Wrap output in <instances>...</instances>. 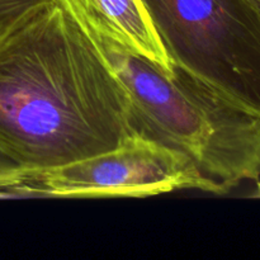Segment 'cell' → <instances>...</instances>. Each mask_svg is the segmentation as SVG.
Returning a JSON list of instances; mask_svg holds the SVG:
<instances>
[{
    "mask_svg": "<svg viewBox=\"0 0 260 260\" xmlns=\"http://www.w3.org/2000/svg\"><path fill=\"white\" fill-rule=\"evenodd\" d=\"M136 132L121 81L57 0L0 41V142L27 173L109 151Z\"/></svg>",
    "mask_w": 260,
    "mask_h": 260,
    "instance_id": "obj_1",
    "label": "cell"
},
{
    "mask_svg": "<svg viewBox=\"0 0 260 260\" xmlns=\"http://www.w3.org/2000/svg\"><path fill=\"white\" fill-rule=\"evenodd\" d=\"M52 0H0V41L22 20Z\"/></svg>",
    "mask_w": 260,
    "mask_h": 260,
    "instance_id": "obj_6",
    "label": "cell"
},
{
    "mask_svg": "<svg viewBox=\"0 0 260 260\" xmlns=\"http://www.w3.org/2000/svg\"><path fill=\"white\" fill-rule=\"evenodd\" d=\"M251 2H253L254 4L256 5V8H258V9L260 10V0H251Z\"/></svg>",
    "mask_w": 260,
    "mask_h": 260,
    "instance_id": "obj_9",
    "label": "cell"
},
{
    "mask_svg": "<svg viewBox=\"0 0 260 260\" xmlns=\"http://www.w3.org/2000/svg\"><path fill=\"white\" fill-rule=\"evenodd\" d=\"M27 169L0 142V187L24 180Z\"/></svg>",
    "mask_w": 260,
    "mask_h": 260,
    "instance_id": "obj_7",
    "label": "cell"
},
{
    "mask_svg": "<svg viewBox=\"0 0 260 260\" xmlns=\"http://www.w3.org/2000/svg\"><path fill=\"white\" fill-rule=\"evenodd\" d=\"M175 66L260 117V10L251 0H141Z\"/></svg>",
    "mask_w": 260,
    "mask_h": 260,
    "instance_id": "obj_3",
    "label": "cell"
},
{
    "mask_svg": "<svg viewBox=\"0 0 260 260\" xmlns=\"http://www.w3.org/2000/svg\"><path fill=\"white\" fill-rule=\"evenodd\" d=\"M81 29L101 33L131 52L172 73L165 51L141 0H57Z\"/></svg>",
    "mask_w": 260,
    "mask_h": 260,
    "instance_id": "obj_5",
    "label": "cell"
},
{
    "mask_svg": "<svg viewBox=\"0 0 260 260\" xmlns=\"http://www.w3.org/2000/svg\"><path fill=\"white\" fill-rule=\"evenodd\" d=\"M121 81L139 134L178 150L225 194L260 178V117L179 66L165 73L101 33L83 29Z\"/></svg>",
    "mask_w": 260,
    "mask_h": 260,
    "instance_id": "obj_2",
    "label": "cell"
},
{
    "mask_svg": "<svg viewBox=\"0 0 260 260\" xmlns=\"http://www.w3.org/2000/svg\"><path fill=\"white\" fill-rule=\"evenodd\" d=\"M251 197H255V198H260V183H258V189L254 194H251Z\"/></svg>",
    "mask_w": 260,
    "mask_h": 260,
    "instance_id": "obj_8",
    "label": "cell"
},
{
    "mask_svg": "<svg viewBox=\"0 0 260 260\" xmlns=\"http://www.w3.org/2000/svg\"><path fill=\"white\" fill-rule=\"evenodd\" d=\"M37 197H149L179 189L218 194L194 162L178 150L132 134L109 151L60 167L25 173Z\"/></svg>",
    "mask_w": 260,
    "mask_h": 260,
    "instance_id": "obj_4",
    "label": "cell"
}]
</instances>
